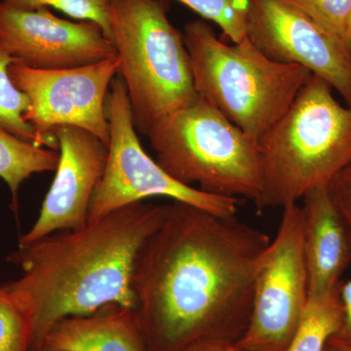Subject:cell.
Instances as JSON below:
<instances>
[{
	"mask_svg": "<svg viewBox=\"0 0 351 351\" xmlns=\"http://www.w3.org/2000/svg\"><path fill=\"white\" fill-rule=\"evenodd\" d=\"M270 241L234 217L168 204L134 267L145 351L239 341L250 322L256 276Z\"/></svg>",
	"mask_w": 351,
	"mask_h": 351,
	"instance_id": "6da1fadb",
	"label": "cell"
},
{
	"mask_svg": "<svg viewBox=\"0 0 351 351\" xmlns=\"http://www.w3.org/2000/svg\"><path fill=\"white\" fill-rule=\"evenodd\" d=\"M168 204L145 201L63 230L18 245L7 262L19 267L16 280L1 284L31 323L29 351H41L58 321L88 315L108 304L136 309V258L165 219Z\"/></svg>",
	"mask_w": 351,
	"mask_h": 351,
	"instance_id": "7a4b0ae2",
	"label": "cell"
},
{
	"mask_svg": "<svg viewBox=\"0 0 351 351\" xmlns=\"http://www.w3.org/2000/svg\"><path fill=\"white\" fill-rule=\"evenodd\" d=\"M184 38L198 96L258 144L313 76L299 64L269 59L247 36L223 43L203 20L184 25Z\"/></svg>",
	"mask_w": 351,
	"mask_h": 351,
	"instance_id": "3957f363",
	"label": "cell"
},
{
	"mask_svg": "<svg viewBox=\"0 0 351 351\" xmlns=\"http://www.w3.org/2000/svg\"><path fill=\"white\" fill-rule=\"evenodd\" d=\"M263 193L258 209L289 206L326 186L351 161V106L313 75L283 119L258 143Z\"/></svg>",
	"mask_w": 351,
	"mask_h": 351,
	"instance_id": "277c9868",
	"label": "cell"
},
{
	"mask_svg": "<svg viewBox=\"0 0 351 351\" xmlns=\"http://www.w3.org/2000/svg\"><path fill=\"white\" fill-rule=\"evenodd\" d=\"M166 0H112L110 39L119 58L136 128L147 136L170 114L199 99L184 34Z\"/></svg>",
	"mask_w": 351,
	"mask_h": 351,
	"instance_id": "5b68a950",
	"label": "cell"
},
{
	"mask_svg": "<svg viewBox=\"0 0 351 351\" xmlns=\"http://www.w3.org/2000/svg\"><path fill=\"white\" fill-rule=\"evenodd\" d=\"M147 137L157 163L176 181L210 195L243 196L256 206L260 202L258 143L200 97L158 122Z\"/></svg>",
	"mask_w": 351,
	"mask_h": 351,
	"instance_id": "8992f818",
	"label": "cell"
},
{
	"mask_svg": "<svg viewBox=\"0 0 351 351\" xmlns=\"http://www.w3.org/2000/svg\"><path fill=\"white\" fill-rule=\"evenodd\" d=\"M106 112L110 142L105 172L90 205L88 223L151 197H168L221 217H235L239 198L210 195L176 181L142 147L123 80H113Z\"/></svg>",
	"mask_w": 351,
	"mask_h": 351,
	"instance_id": "52a82bcc",
	"label": "cell"
},
{
	"mask_svg": "<svg viewBox=\"0 0 351 351\" xmlns=\"http://www.w3.org/2000/svg\"><path fill=\"white\" fill-rule=\"evenodd\" d=\"M282 209L256 276L250 322L237 341L249 351L287 350L308 300L302 207L295 203Z\"/></svg>",
	"mask_w": 351,
	"mask_h": 351,
	"instance_id": "ba28073f",
	"label": "cell"
},
{
	"mask_svg": "<svg viewBox=\"0 0 351 351\" xmlns=\"http://www.w3.org/2000/svg\"><path fill=\"white\" fill-rule=\"evenodd\" d=\"M119 66L117 55L62 69H32L13 63L9 75L29 99L25 122L43 138L46 147L59 151L53 133L62 126L78 127L108 145L110 124L106 101Z\"/></svg>",
	"mask_w": 351,
	"mask_h": 351,
	"instance_id": "9c48e42d",
	"label": "cell"
},
{
	"mask_svg": "<svg viewBox=\"0 0 351 351\" xmlns=\"http://www.w3.org/2000/svg\"><path fill=\"white\" fill-rule=\"evenodd\" d=\"M247 38L265 56L299 64L351 106V52L289 0H248Z\"/></svg>",
	"mask_w": 351,
	"mask_h": 351,
	"instance_id": "30bf717a",
	"label": "cell"
},
{
	"mask_svg": "<svg viewBox=\"0 0 351 351\" xmlns=\"http://www.w3.org/2000/svg\"><path fill=\"white\" fill-rule=\"evenodd\" d=\"M0 41L14 63L38 69L75 68L117 55L92 21L57 17L48 8H16L0 1Z\"/></svg>",
	"mask_w": 351,
	"mask_h": 351,
	"instance_id": "8fae6325",
	"label": "cell"
},
{
	"mask_svg": "<svg viewBox=\"0 0 351 351\" xmlns=\"http://www.w3.org/2000/svg\"><path fill=\"white\" fill-rule=\"evenodd\" d=\"M53 136L60 151L56 175L38 218L21 237L19 245L86 226L92 198L105 172L108 145L93 134L78 127L62 126Z\"/></svg>",
	"mask_w": 351,
	"mask_h": 351,
	"instance_id": "7c38bea8",
	"label": "cell"
},
{
	"mask_svg": "<svg viewBox=\"0 0 351 351\" xmlns=\"http://www.w3.org/2000/svg\"><path fill=\"white\" fill-rule=\"evenodd\" d=\"M302 200L308 299H324L338 291L350 265V235L328 184L309 189Z\"/></svg>",
	"mask_w": 351,
	"mask_h": 351,
	"instance_id": "4fadbf2b",
	"label": "cell"
},
{
	"mask_svg": "<svg viewBox=\"0 0 351 351\" xmlns=\"http://www.w3.org/2000/svg\"><path fill=\"white\" fill-rule=\"evenodd\" d=\"M41 351H145V345L136 309L112 304L58 321Z\"/></svg>",
	"mask_w": 351,
	"mask_h": 351,
	"instance_id": "5bb4252c",
	"label": "cell"
},
{
	"mask_svg": "<svg viewBox=\"0 0 351 351\" xmlns=\"http://www.w3.org/2000/svg\"><path fill=\"white\" fill-rule=\"evenodd\" d=\"M59 158L56 149L32 144L0 126V179L10 189L14 211L21 186L34 174L56 170Z\"/></svg>",
	"mask_w": 351,
	"mask_h": 351,
	"instance_id": "9a60e30c",
	"label": "cell"
},
{
	"mask_svg": "<svg viewBox=\"0 0 351 351\" xmlns=\"http://www.w3.org/2000/svg\"><path fill=\"white\" fill-rule=\"evenodd\" d=\"M339 289L324 299H308L286 351H325L341 325Z\"/></svg>",
	"mask_w": 351,
	"mask_h": 351,
	"instance_id": "2e32d148",
	"label": "cell"
},
{
	"mask_svg": "<svg viewBox=\"0 0 351 351\" xmlns=\"http://www.w3.org/2000/svg\"><path fill=\"white\" fill-rule=\"evenodd\" d=\"M13 63V58L0 41V126L22 140L46 147L43 138L24 119L29 101L11 80L9 68Z\"/></svg>",
	"mask_w": 351,
	"mask_h": 351,
	"instance_id": "e0dca14e",
	"label": "cell"
},
{
	"mask_svg": "<svg viewBox=\"0 0 351 351\" xmlns=\"http://www.w3.org/2000/svg\"><path fill=\"white\" fill-rule=\"evenodd\" d=\"M200 15L215 23L223 36L232 43H240L247 36L248 0H177Z\"/></svg>",
	"mask_w": 351,
	"mask_h": 351,
	"instance_id": "ac0fdd59",
	"label": "cell"
},
{
	"mask_svg": "<svg viewBox=\"0 0 351 351\" xmlns=\"http://www.w3.org/2000/svg\"><path fill=\"white\" fill-rule=\"evenodd\" d=\"M21 9L55 8L75 20L92 21L101 25L110 39V9L112 0H0ZM112 40V39H110Z\"/></svg>",
	"mask_w": 351,
	"mask_h": 351,
	"instance_id": "d6986e66",
	"label": "cell"
},
{
	"mask_svg": "<svg viewBox=\"0 0 351 351\" xmlns=\"http://www.w3.org/2000/svg\"><path fill=\"white\" fill-rule=\"evenodd\" d=\"M31 339L27 314L0 285V351H29Z\"/></svg>",
	"mask_w": 351,
	"mask_h": 351,
	"instance_id": "ffe728a7",
	"label": "cell"
},
{
	"mask_svg": "<svg viewBox=\"0 0 351 351\" xmlns=\"http://www.w3.org/2000/svg\"><path fill=\"white\" fill-rule=\"evenodd\" d=\"M345 43L351 0H289ZM346 44V43H345Z\"/></svg>",
	"mask_w": 351,
	"mask_h": 351,
	"instance_id": "44dd1931",
	"label": "cell"
},
{
	"mask_svg": "<svg viewBox=\"0 0 351 351\" xmlns=\"http://www.w3.org/2000/svg\"><path fill=\"white\" fill-rule=\"evenodd\" d=\"M328 189L351 239V161L335 175L328 184Z\"/></svg>",
	"mask_w": 351,
	"mask_h": 351,
	"instance_id": "7402d4cb",
	"label": "cell"
},
{
	"mask_svg": "<svg viewBox=\"0 0 351 351\" xmlns=\"http://www.w3.org/2000/svg\"><path fill=\"white\" fill-rule=\"evenodd\" d=\"M339 298L341 302V325L334 338L351 346V278L345 283L339 284Z\"/></svg>",
	"mask_w": 351,
	"mask_h": 351,
	"instance_id": "603a6c76",
	"label": "cell"
},
{
	"mask_svg": "<svg viewBox=\"0 0 351 351\" xmlns=\"http://www.w3.org/2000/svg\"><path fill=\"white\" fill-rule=\"evenodd\" d=\"M182 351H249L240 348L237 343L228 341H205L196 343Z\"/></svg>",
	"mask_w": 351,
	"mask_h": 351,
	"instance_id": "cb8c5ba5",
	"label": "cell"
},
{
	"mask_svg": "<svg viewBox=\"0 0 351 351\" xmlns=\"http://www.w3.org/2000/svg\"><path fill=\"white\" fill-rule=\"evenodd\" d=\"M325 351H351V346L332 337Z\"/></svg>",
	"mask_w": 351,
	"mask_h": 351,
	"instance_id": "d4e9b609",
	"label": "cell"
},
{
	"mask_svg": "<svg viewBox=\"0 0 351 351\" xmlns=\"http://www.w3.org/2000/svg\"><path fill=\"white\" fill-rule=\"evenodd\" d=\"M345 43L348 49L351 52V14L350 18V22H348V31H346V36L345 39Z\"/></svg>",
	"mask_w": 351,
	"mask_h": 351,
	"instance_id": "484cf974",
	"label": "cell"
}]
</instances>
